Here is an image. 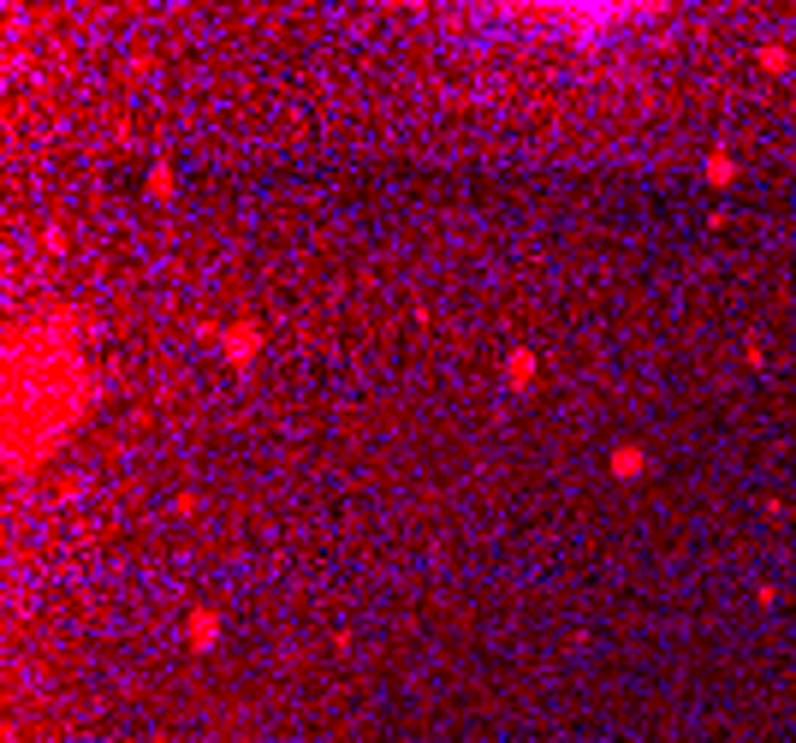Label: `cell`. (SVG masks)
<instances>
[{"mask_svg": "<svg viewBox=\"0 0 796 743\" xmlns=\"http://www.w3.org/2000/svg\"><path fill=\"white\" fill-rule=\"evenodd\" d=\"M702 173H707V179H713V185H725V179H731V173H737V167H731V155H725V149H713Z\"/></svg>", "mask_w": 796, "mask_h": 743, "instance_id": "obj_5", "label": "cell"}, {"mask_svg": "<svg viewBox=\"0 0 796 743\" xmlns=\"http://www.w3.org/2000/svg\"><path fill=\"white\" fill-rule=\"evenodd\" d=\"M785 66H791L785 48H761V72H785Z\"/></svg>", "mask_w": 796, "mask_h": 743, "instance_id": "obj_6", "label": "cell"}, {"mask_svg": "<svg viewBox=\"0 0 796 743\" xmlns=\"http://www.w3.org/2000/svg\"><path fill=\"white\" fill-rule=\"evenodd\" d=\"M220 351L232 357V369H250V363H256V351H262L256 322H226L220 327Z\"/></svg>", "mask_w": 796, "mask_h": 743, "instance_id": "obj_1", "label": "cell"}, {"mask_svg": "<svg viewBox=\"0 0 796 743\" xmlns=\"http://www.w3.org/2000/svg\"><path fill=\"white\" fill-rule=\"evenodd\" d=\"M505 381H511V393H523V387L535 381V351H511V357H505Z\"/></svg>", "mask_w": 796, "mask_h": 743, "instance_id": "obj_4", "label": "cell"}, {"mask_svg": "<svg viewBox=\"0 0 796 743\" xmlns=\"http://www.w3.org/2000/svg\"><path fill=\"white\" fill-rule=\"evenodd\" d=\"M606 470H612V476H642V470H648V452H642V446H612V452H606Z\"/></svg>", "mask_w": 796, "mask_h": 743, "instance_id": "obj_3", "label": "cell"}, {"mask_svg": "<svg viewBox=\"0 0 796 743\" xmlns=\"http://www.w3.org/2000/svg\"><path fill=\"white\" fill-rule=\"evenodd\" d=\"M220 631H226V619H220L214 607H197L191 619H185V642H191V648H202V654L220 642Z\"/></svg>", "mask_w": 796, "mask_h": 743, "instance_id": "obj_2", "label": "cell"}, {"mask_svg": "<svg viewBox=\"0 0 796 743\" xmlns=\"http://www.w3.org/2000/svg\"><path fill=\"white\" fill-rule=\"evenodd\" d=\"M149 191H155V197H167V191H173V173H167V161H161V167L149 173Z\"/></svg>", "mask_w": 796, "mask_h": 743, "instance_id": "obj_7", "label": "cell"}]
</instances>
